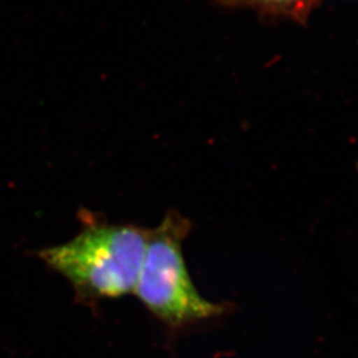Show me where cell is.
<instances>
[{
	"instance_id": "6da1fadb",
	"label": "cell",
	"mask_w": 358,
	"mask_h": 358,
	"mask_svg": "<svg viewBox=\"0 0 358 358\" xmlns=\"http://www.w3.org/2000/svg\"><path fill=\"white\" fill-rule=\"evenodd\" d=\"M149 230L90 220L75 238L38 251V257L69 282L85 304L134 294Z\"/></svg>"
},
{
	"instance_id": "7a4b0ae2",
	"label": "cell",
	"mask_w": 358,
	"mask_h": 358,
	"mask_svg": "<svg viewBox=\"0 0 358 358\" xmlns=\"http://www.w3.org/2000/svg\"><path fill=\"white\" fill-rule=\"evenodd\" d=\"M190 222L171 211L149 230L141 272L134 296L155 319L171 331L226 315L230 306L205 299L196 289L183 256Z\"/></svg>"
},
{
	"instance_id": "3957f363",
	"label": "cell",
	"mask_w": 358,
	"mask_h": 358,
	"mask_svg": "<svg viewBox=\"0 0 358 358\" xmlns=\"http://www.w3.org/2000/svg\"><path fill=\"white\" fill-rule=\"evenodd\" d=\"M229 1L259 7V8L278 10V11H289L294 8H300L306 3V0H229Z\"/></svg>"
}]
</instances>
